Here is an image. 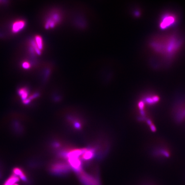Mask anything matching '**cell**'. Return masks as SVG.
Returning <instances> with one entry per match:
<instances>
[{
	"label": "cell",
	"instance_id": "cell-6",
	"mask_svg": "<svg viewBox=\"0 0 185 185\" xmlns=\"http://www.w3.org/2000/svg\"><path fill=\"white\" fill-rule=\"evenodd\" d=\"M19 94L21 96V98L23 100H26L28 96V91L26 88H21L18 91Z\"/></svg>",
	"mask_w": 185,
	"mask_h": 185
},
{
	"label": "cell",
	"instance_id": "cell-4",
	"mask_svg": "<svg viewBox=\"0 0 185 185\" xmlns=\"http://www.w3.org/2000/svg\"><path fill=\"white\" fill-rule=\"evenodd\" d=\"M19 178L16 176L13 175L11 176L10 178L6 181L4 185H13L16 182L19 181Z\"/></svg>",
	"mask_w": 185,
	"mask_h": 185
},
{
	"label": "cell",
	"instance_id": "cell-1",
	"mask_svg": "<svg viewBox=\"0 0 185 185\" xmlns=\"http://www.w3.org/2000/svg\"><path fill=\"white\" fill-rule=\"evenodd\" d=\"M77 174L82 185H100L96 169L90 172L81 169Z\"/></svg>",
	"mask_w": 185,
	"mask_h": 185
},
{
	"label": "cell",
	"instance_id": "cell-3",
	"mask_svg": "<svg viewBox=\"0 0 185 185\" xmlns=\"http://www.w3.org/2000/svg\"><path fill=\"white\" fill-rule=\"evenodd\" d=\"M174 20V18L171 16L167 17L164 18L163 22L161 24V27L163 28H165L171 25L173 23Z\"/></svg>",
	"mask_w": 185,
	"mask_h": 185
},
{
	"label": "cell",
	"instance_id": "cell-5",
	"mask_svg": "<svg viewBox=\"0 0 185 185\" xmlns=\"http://www.w3.org/2000/svg\"><path fill=\"white\" fill-rule=\"evenodd\" d=\"M13 173L15 175L19 176L20 178L23 181H27V179L26 177L21 169L18 168H15L13 170Z\"/></svg>",
	"mask_w": 185,
	"mask_h": 185
},
{
	"label": "cell",
	"instance_id": "cell-2",
	"mask_svg": "<svg viewBox=\"0 0 185 185\" xmlns=\"http://www.w3.org/2000/svg\"><path fill=\"white\" fill-rule=\"evenodd\" d=\"M25 25V21L23 20H19L14 21L12 25V32L14 34L19 33L24 28Z\"/></svg>",
	"mask_w": 185,
	"mask_h": 185
},
{
	"label": "cell",
	"instance_id": "cell-7",
	"mask_svg": "<svg viewBox=\"0 0 185 185\" xmlns=\"http://www.w3.org/2000/svg\"><path fill=\"white\" fill-rule=\"evenodd\" d=\"M22 66L25 69H28L30 67V64L28 61H25L22 64Z\"/></svg>",
	"mask_w": 185,
	"mask_h": 185
},
{
	"label": "cell",
	"instance_id": "cell-8",
	"mask_svg": "<svg viewBox=\"0 0 185 185\" xmlns=\"http://www.w3.org/2000/svg\"><path fill=\"white\" fill-rule=\"evenodd\" d=\"M19 185L18 184H16V183H15V184H14V185Z\"/></svg>",
	"mask_w": 185,
	"mask_h": 185
}]
</instances>
